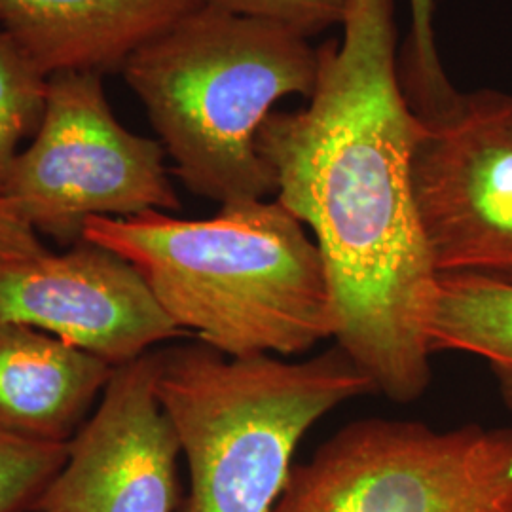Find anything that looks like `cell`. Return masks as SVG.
Masks as SVG:
<instances>
[{
	"mask_svg": "<svg viewBox=\"0 0 512 512\" xmlns=\"http://www.w3.org/2000/svg\"><path fill=\"white\" fill-rule=\"evenodd\" d=\"M48 251L37 232L21 219L14 205L0 196V258L35 256Z\"/></svg>",
	"mask_w": 512,
	"mask_h": 512,
	"instance_id": "17",
	"label": "cell"
},
{
	"mask_svg": "<svg viewBox=\"0 0 512 512\" xmlns=\"http://www.w3.org/2000/svg\"><path fill=\"white\" fill-rule=\"evenodd\" d=\"M211 6L268 19L304 37H313L344 23L349 0H205Z\"/></svg>",
	"mask_w": 512,
	"mask_h": 512,
	"instance_id": "16",
	"label": "cell"
},
{
	"mask_svg": "<svg viewBox=\"0 0 512 512\" xmlns=\"http://www.w3.org/2000/svg\"><path fill=\"white\" fill-rule=\"evenodd\" d=\"M410 29L399 57L404 93L420 118L450 109L459 93L448 80L435 42V0H408Z\"/></svg>",
	"mask_w": 512,
	"mask_h": 512,
	"instance_id": "14",
	"label": "cell"
},
{
	"mask_svg": "<svg viewBox=\"0 0 512 512\" xmlns=\"http://www.w3.org/2000/svg\"><path fill=\"white\" fill-rule=\"evenodd\" d=\"M48 97V76L0 27V190L19 156V145L37 133Z\"/></svg>",
	"mask_w": 512,
	"mask_h": 512,
	"instance_id": "13",
	"label": "cell"
},
{
	"mask_svg": "<svg viewBox=\"0 0 512 512\" xmlns=\"http://www.w3.org/2000/svg\"><path fill=\"white\" fill-rule=\"evenodd\" d=\"M82 239L126 258L184 334L228 357H289L334 338L323 256L277 200L224 203L211 219H90Z\"/></svg>",
	"mask_w": 512,
	"mask_h": 512,
	"instance_id": "2",
	"label": "cell"
},
{
	"mask_svg": "<svg viewBox=\"0 0 512 512\" xmlns=\"http://www.w3.org/2000/svg\"><path fill=\"white\" fill-rule=\"evenodd\" d=\"M114 366L40 330L0 325V433L71 442Z\"/></svg>",
	"mask_w": 512,
	"mask_h": 512,
	"instance_id": "11",
	"label": "cell"
},
{
	"mask_svg": "<svg viewBox=\"0 0 512 512\" xmlns=\"http://www.w3.org/2000/svg\"><path fill=\"white\" fill-rule=\"evenodd\" d=\"M272 512H512V427L349 423L293 465Z\"/></svg>",
	"mask_w": 512,
	"mask_h": 512,
	"instance_id": "5",
	"label": "cell"
},
{
	"mask_svg": "<svg viewBox=\"0 0 512 512\" xmlns=\"http://www.w3.org/2000/svg\"><path fill=\"white\" fill-rule=\"evenodd\" d=\"M412 186L437 274L512 283V95L459 93L420 118Z\"/></svg>",
	"mask_w": 512,
	"mask_h": 512,
	"instance_id": "7",
	"label": "cell"
},
{
	"mask_svg": "<svg viewBox=\"0 0 512 512\" xmlns=\"http://www.w3.org/2000/svg\"><path fill=\"white\" fill-rule=\"evenodd\" d=\"M321 67L310 38L268 19L202 4L124 65L173 173L224 203L275 196L256 137L275 103L310 99Z\"/></svg>",
	"mask_w": 512,
	"mask_h": 512,
	"instance_id": "3",
	"label": "cell"
},
{
	"mask_svg": "<svg viewBox=\"0 0 512 512\" xmlns=\"http://www.w3.org/2000/svg\"><path fill=\"white\" fill-rule=\"evenodd\" d=\"M429 348L480 357L512 412V283L471 274H440L429 321Z\"/></svg>",
	"mask_w": 512,
	"mask_h": 512,
	"instance_id": "12",
	"label": "cell"
},
{
	"mask_svg": "<svg viewBox=\"0 0 512 512\" xmlns=\"http://www.w3.org/2000/svg\"><path fill=\"white\" fill-rule=\"evenodd\" d=\"M69 442H38L0 433V512H31L63 467Z\"/></svg>",
	"mask_w": 512,
	"mask_h": 512,
	"instance_id": "15",
	"label": "cell"
},
{
	"mask_svg": "<svg viewBox=\"0 0 512 512\" xmlns=\"http://www.w3.org/2000/svg\"><path fill=\"white\" fill-rule=\"evenodd\" d=\"M158 139L129 131L110 109L101 73H57L33 143L0 196L38 236L74 245L90 219L173 213L181 200Z\"/></svg>",
	"mask_w": 512,
	"mask_h": 512,
	"instance_id": "6",
	"label": "cell"
},
{
	"mask_svg": "<svg viewBox=\"0 0 512 512\" xmlns=\"http://www.w3.org/2000/svg\"><path fill=\"white\" fill-rule=\"evenodd\" d=\"M342 29L319 48L306 109L272 112L256 150L275 200L323 256L336 346L376 393L412 403L431 384L439 283L412 186L420 118L401 82L393 0H349Z\"/></svg>",
	"mask_w": 512,
	"mask_h": 512,
	"instance_id": "1",
	"label": "cell"
},
{
	"mask_svg": "<svg viewBox=\"0 0 512 512\" xmlns=\"http://www.w3.org/2000/svg\"><path fill=\"white\" fill-rule=\"evenodd\" d=\"M156 393L188 465L183 512H272L302 437L376 387L338 346L293 363L196 340L158 349Z\"/></svg>",
	"mask_w": 512,
	"mask_h": 512,
	"instance_id": "4",
	"label": "cell"
},
{
	"mask_svg": "<svg viewBox=\"0 0 512 512\" xmlns=\"http://www.w3.org/2000/svg\"><path fill=\"white\" fill-rule=\"evenodd\" d=\"M205 0H0V27L44 76L122 71Z\"/></svg>",
	"mask_w": 512,
	"mask_h": 512,
	"instance_id": "10",
	"label": "cell"
},
{
	"mask_svg": "<svg viewBox=\"0 0 512 512\" xmlns=\"http://www.w3.org/2000/svg\"><path fill=\"white\" fill-rule=\"evenodd\" d=\"M158 349L116 366L31 512H175L181 442L156 393Z\"/></svg>",
	"mask_w": 512,
	"mask_h": 512,
	"instance_id": "9",
	"label": "cell"
},
{
	"mask_svg": "<svg viewBox=\"0 0 512 512\" xmlns=\"http://www.w3.org/2000/svg\"><path fill=\"white\" fill-rule=\"evenodd\" d=\"M0 325L46 332L114 368L184 334L126 258L84 239L0 258Z\"/></svg>",
	"mask_w": 512,
	"mask_h": 512,
	"instance_id": "8",
	"label": "cell"
}]
</instances>
